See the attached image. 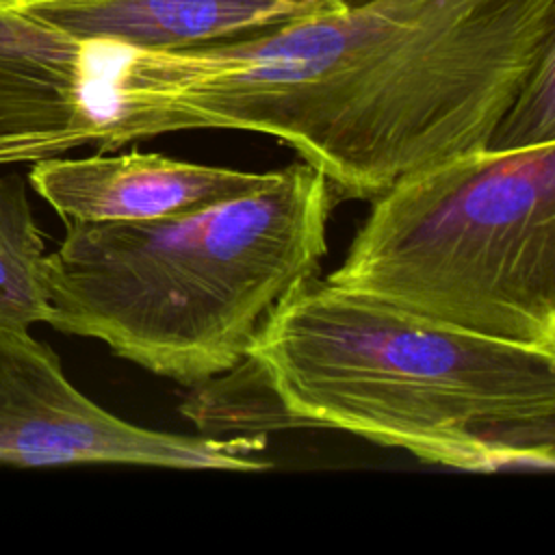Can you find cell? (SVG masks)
<instances>
[{"label": "cell", "mask_w": 555, "mask_h": 555, "mask_svg": "<svg viewBox=\"0 0 555 555\" xmlns=\"http://www.w3.org/2000/svg\"><path fill=\"white\" fill-rule=\"evenodd\" d=\"M555 50V0H364L180 50L108 48L98 152L165 132L273 137L375 199L486 147Z\"/></svg>", "instance_id": "cell-1"}, {"label": "cell", "mask_w": 555, "mask_h": 555, "mask_svg": "<svg viewBox=\"0 0 555 555\" xmlns=\"http://www.w3.org/2000/svg\"><path fill=\"white\" fill-rule=\"evenodd\" d=\"M245 362L291 425L466 473L555 466V351L460 332L312 275L269 312Z\"/></svg>", "instance_id": "cell-2"}, {"label": "cell", "mask_w": 555, "mask_h": 555, "mask_svg": "<svg viewBox=\"0 0 555 555\" xmlns=\"http://www.w3.org/2000/svg\"><path fill=\"white\" fill-rule=\"evenodd\" d=\"M336 199L301 160L193 212L65 221L43 262L48 325L180 384L223 375L245 362L269 312L319 275Z\"/></svg>", "instance_id": "cell-3"}, {"label": "cell", "mask_w": 555, "mask_h": 555, "mask_svg": "<svg viewBox=\"0 0 555 555\" xmlns=\"http://www.w3.org/2000/svg\"><path fill=\"white\" fill-rule=\"evenodd\" d=\"M371 202L327 282L460 332L555 351V141L464 152Z\"/></svg>", "instance_id": "cell-4"}, {"label": "cell", "mask_w": 555, "mask_h": 555, "mask_svg": "<svg viewBox=\"0 0 555 555\" xmlns=\"http://www.w3.org/2000/svg\"><path fill=\"white\" fill-rule=\"evenodd\" d=\"M260 436H184L132 425L85 397L59 356L28 330L0 327V462L15 466L132 464L258 473Z\"/></svg>", "instance_id": "cell-5"}, {"label": "cell", "mask_w": 555, "mask_h": 555, "mask_svg": "<svg viewBox=\"0 0 555 555\" xmlns=\"http://www.w3.org/2000/svg\"><path fill=\"white\" fill-rule=\"evenodd\" d=\"M275 171L176 160L154 152L54 156L37 160L28 184L63 221H137L193 212L273 180Z\"/></svg>", "instance_id": "cell-6"}, {"label": "cell", "mask_w": 555, "mask_h": 555, "mask_svg": "<svg viewBox=\"0 0 555 555\" xmlns=\"http://www.w3.org/2000/svg\"><path fill=\"white\" fill-rule=\"evenodd\" d=\"M80 39L128 50H180L334 11L347 0H15Z\"/></svg>", "instance_id": "cell-7"}, {"label": "cell", "mask_w": 555, "mask_h": 555, "mask_svg": "<svg viewBox=\"0 0 555 555\" xmlns=\"http://www.w3.org/2000/svg\"><path fill=\"white\" fill-rule=\"evenodd\" d=\"M28 178L0 167V327L28 330L48 323L46 234L30 199Z\"/></svg>", "instance_id": "cell-8"}, {"label": "cell", "mask_w": 555, "mask_h": 555, "mask_svg": "<svg viewBox=\"0 0 555 555\" xmlns=\"http://www.w3.org/2000/svg\"><path fill=\"white\" fill-rule=\"evenodd\" d=\"M555 141V50L525 80L486 150H518Z\"/></svg>", "instance_id": "cell-9"}]
</instances>
